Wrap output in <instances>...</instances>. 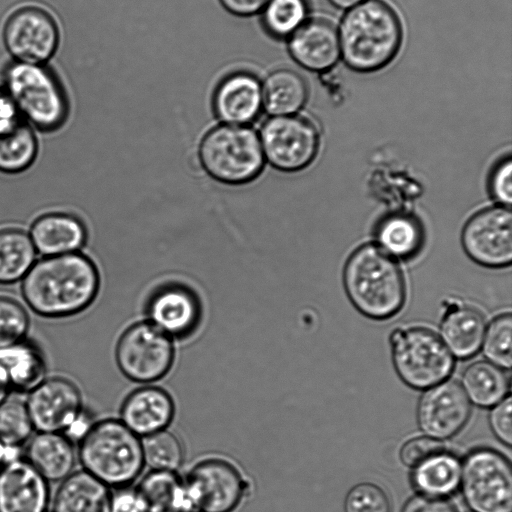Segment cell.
<instances>
[{"label":"cell","mask_w":512,"mask_h":512,"mask_svg":"<svg viewBox=\"0 0 512 512\" xmlns=\"http://www.w3.org/2000/svg\"><path fill=\"white\" fill-rule=\"evenodd\" d=\"M28 234L42 257L81 252L88 240L85 222L78 215L63 210L38 215L31 222Z\"/></svg>","instance_id":"obj_18"},{"label":"cell","mask_w":512,"mask_h":512,"mask_svg":"<svg viewBox=\"0 0 512 512\" xmlns=\"http://www.w3.org/2000/svg\"><path fill=\"white\" fill-rule=\"evenodd\" d=\"M30 325L25 306L11 296L0 294V348L25 341Z\"/></svg>","instance_id":"obj_37"},{"label":"cell","mask_w":512,"mask_h":512,"mask_svg":"<svg viewBox=\"0 0 512 512\" xmlns=\"http://www.w3.org/2000/svg\"><path fill=\"white\" fill-rule=\"evenodd\" d=\"M270 0H221L222 4L237 15H251L265 8Z\"/></svg>","instance_id":"obj_45"},{"label":"cell","mask_w":512,"mask_h":512,"mask_svg":"<svg viewBox=\"0 0 512 512\" xmlns=\"http://www.w3.org/2000/svg\"><path fill=\"white\" fill-rule=\"evenodd\" d=\"M486 330L484 315L463 304L449 306L440 323V338L458 359H469L481 348Z\"/></svg>","instance_id":"obj_24"},{"label":"cell","mask_w":512,"mask_h":512,"mask_svg":"<svg viewBox=\"0 0 512 512\" xmlns=\"http://www.w3.org/2000/svg\"><path fill=\"white\" fill-rule=\"evenodd\" d=\"M2 40L14 61L44 65L57 51L60 29L50 11L40 5L24 4L5 19Z\"/></svg>","instance_id":"obj_12"},{"label":"cell","mask_w":512,"mask_h":512,"mask_svg":"<svg viewBox=\"0 0 512 512\" xmlns=\"http://www.w3.org/2000/svg\"><path fill=\"white\" fill-rule=\"evenodd\" d=\"M25 404L36 432L66 434L83 421L82 393L66 377H46L27 393Z\"/></svg>","instance_id":"obj_13"},{"label":"cell","mask_w":512,"mask_h":512,"mask_svg":"<svg viewBox=\"0 0 512 512\" xmlns=\"http://www.w3.org/2000/svg\"><path fill=\"white\" fill-rule=\"evenodd\" d=\"M76 450L82 470L116 489L129 487L145 465L142 440L120 419L91 423Z\"/></svg>","instance_id":"obj_4"},{"label":"cell","mask_w":512,"mask_h":512,"mask_svg":"<svg viewBox=\"0 0 512 512\" xmlns=\"http://www.w3.org/2000/svg\"><path fill=\"white\" fill-rule=\"evenodd\" d=\"M34 431L25 401L9 396L0 404V441L3 444L19 448L28 442Z\"/></svg>","instance_id":"obj_35"},{"label":"cell","mask_w":512,"mask_h":512,"mask_svg":"<svg viewBox=\"0 0 512 512\" xmlns=\"http://www.w3.org/2000/svg\"><path fill=\"white\" fill-rule=\"evenodd\" d=\"M338 34L346 65L360 73L375 72L391 63L403 38L399 16L382 0H364L350 8Z\"/></svg>","instance_id":"obj_2"},{"label":"cell","mask_w":512,"mask_h":512,"mask_svg":"<svg viewBox=\"0 0 512 512\" xmlns=\"http://www.w3.org/2000/svg\"><path fill=\"white\" fill-rule=\"evenodd\" d=\"M50 502L49 482L25 458L0 468V512H48Z\"/></svg>","instance_id":"obj_16"},{"label":"cell","mask_w":512,"mask_h":512,"mask_svg":"<svg viewBox=\"0 0 512 512\" xmlns=\"http://www.w3.org/2000/svg\"><path fill=\"white\" fill-rule=\"evenodd\" d=\"M402 512H458L445 498L417 494L406 501Z\"/></svg>","instance_id":"obj_42"},{"label":"cell","mask_w":512,"mask_h":512,"mask_svg":"<svg viewBox=\"0 0 512 512\" xmlns=\"http://www.w3.org/2000/svg\"><path fill=\"white\" fill-rule=\"evenodd\" d=\"M308 93L303 76L292 69H279L264 82L263 106L273 116L293 115L306 103Z\"/></svg>","instance_id":"obj_28"},{"label":"cell","mask_w":512,"mask_h":512,"mask_svg":"<svg viewBox=\"0 0 512 512\" xmlns=\"http://www.w3.org/2000/svg\"><path fill=\"white\" fill-rule=\"evenodd\" d=\"M24 122L13 99L0 87V136L14 131Z\"/></svg>","instance_id":"obj_43"},{"label":"cell","mask_w":512,"mask_h":512,"mask_svg":"<svg viewBox=\"0 0 512 512\" xmlns=\"http://www.w3.org/2000/svg\"><path fill=\"white\" fill-rule=\"evenodd\" d=\"M142 447L145 464L152 470L176 471L184 459L181 441L167 429L144 437Z\"/></svg>","instance_id":"obj_33"},{"label":"cell","mask_w":512,"mask_h":512,"mask_svg":"<svg viewBox=\"0 0 512 512\" xmlns=\"http://www.w3.org/2000/svg\"><path fill=\"white\" fill-rule=\"evenodd\" d=\"M461 470L460 458L444 448L414 466L410 480L418 494L446 498L459 489Z\"/></svg>","instance_id":"obj_26"},{"label":"cell","mask_w":512,"mask_h":512,"mask_svg":"<svg viewBox=\"0 0 512 512\" xmlns=\"http://www.w3.org/2000/svg\"><path fill=\"white\" fill-rule=\"evenodd\" d=\"M25 459L50 483L61 482L77 462V450L65 433L36 432L26 443Z\"/></svg>","instance_id":"obj_22"},{"label":"cell","mask_w":512,"mask_h":512,"mask_svg":"<svg viewBox=\"0 0 512 512\" xmlns=\"http://www.w3.org/2000/svg\"><path fill=\"white\" fill-rule=\"evenodd\" d=\"M135 492L143 512H190L184 480L176 471L151 470Z\"/></svg>","instance_id":"obj_27"},{"label":"cell","mask_w":512,"mask_h":512,"mask_svg":"<svg viewBox=\"0 0 512 512\" xmlns=\"http://www.w3.org/2000/svg\"><path fill=\"white\" fill-rule=\"evenodd\" d=\"M309 13L308 0H270L264 10L266 29L276 37L291 36Z\"/></svg>","instance_id":"obj_34"},{"label":"cell","mask_w":512,"mask_h":512,"mask_svg":"<svg viewBox=\"0 0 512 512\" xmlns=\"http://www.w3.org/2000/svg\"><path fill=\"white\" fill-rule=\"evenodd\" d=\"M379 247L393 258H411L421 249L424 240L420 222L411 215L394 213L378 224Z\"/></svg>","instance_id":"obj_31"},{"label":"cell","mask_w":512,"mask_h":512,"mask_svg":"<svg viewBox=\"0 0 512 512\" xmlns=\"http://www.w3.org/2000/svg\"><path fill=\"white\" fill-rule=\"evenodd\" d=\"M9 396H11V393L0 385V404Z\"/></svg>","instance_id":"obj_48"},{"label":"cell","mask_w":512,"mask_h":512,"mask_svg":"<svg viewBox=\"0 0 512 512\" xmlns=\"http://www.w3.org/2000/svg\"><path fill=\"white\" fill-rule=\"evenodd\" d=\"M100 273L83 252L37 259L21 280L24 303L47 319L75 316L88 309L98 296Z\"/></svg>","instance_id":"obj_1"},{"label":"cell","mask_w":512,"mask_h":512,"mask_svg":"<svg viewBox=\"0 0 512 512\" xmlns=\"http://www.w3.org/2000/svg\"><path fill=\"white\" fill-rule=\"evenodd\" d=\"M343 278L350 301L370 319H389L405 303L404 275L394 258L378 245L358 248L348 259Z\"/></svg>","instance_id":"obj_3"},{"label":"cell","mask_w":512,"mask_h":512,"mask_svg":"<svg viewBox=\"0 0 512 512\" xmlns=\"http://www.w3.org/2000/svg\"><path fill=\"white\" fill-rule=\"evenodd\" d=\"M491 408L489 414L490 428L500 442L510 447L512 444V401L510 394Z\"/></svg>","instance_id":"obj_40"},{"label":"cell","mask_w":512,"mask_h":512,"mask_svg":"<svg viewBox=\"0 0 512 512\" xmlns=\"http://www.w3.org/2000/svg\"><path fill=\"white\" fill-rule=\"evenodd\" d=\"M344 512H391V504L380 486L372 482H361L346 494Z\"/></svg>","instance_id":"obj_38"},{"label":"cell","mask_w":512,"mask_h":512,"mask_svg":"<svg viewBox=\"0 0 512 512\" xmlns=\"http://www.w3.org/2000/svg\"><path fill=\"white\" fill-rule=\"evenodd\" d=\"M43 351L27 339L0 348V385L12 393H28L47 376Z\"/></svg>","instance_id":"obj_23"},{"label":"cell","mask_w":512,"mask_h":512,"mask_svg":"<svg viewBox=\"0 0 512 512\" xmlns=\"http://www.w3.org/2000/svg\"><path fill=\"white\" fill-rule=\"evenodd\" d=\"M174 415L172 396L165 389L149 384L128 394L120 408V420L139 437L167 429Z\"/></svg>","instance_id":"obj_19"},{"label":"cell","mask_w":512,"mask_h":512,"mask_svg":"<svg viewBox=\"0 0 512 512\" xmlns=\"http://www.w3.org/2000/svg\"><path fill=\"white\" fill-rule=\"evenodd\" d=\"M394 369L412 389L426 390L449 378L455 359L440 336L422 326L395 328L389 338Z\"/></svg>","instance_id":"obj_7"},{"label":"cell","mask_w":512,"mask_h":512,"mask_svg":"<svg viewBox=\"0 0 512 512\" xmlns=\"http://www.w3.org/2000/svg\"><path fill=\"white\" fill-rule=\"evenodd\" d=\"M461 386L474 405L491 408L509 394L510 384L502 368L481 360L465 368Z\"/></svg>","instance_id":"obj_30"},{"label":"cell","mask_w":512,"mask_h":512,"mask_svg":"<svg viewBox=\"0 0 512 512\" xmlns=\"http://www.w3.org/2000/svg\"><path fill=\"white\" fill-rule=\"evenodd\" d=\"M512 160L508 156L493 170L489 185L490 192L500 205H510L512 201Z\"/></svg>","instance_id":"obj_41"},{"label":"cell","mask_w":512,"mask_h":512,"mask_svg":"<svg viewBox=\"0 0 512 512\" xmlns=\"http://www.w3.org/2000/svg\"><path fill=\"white\" fill-rule=\"evenodd\" d=\"M183 480L190 512H234L249 491L237 466L218 457L198 461Z\"/></svg>","instance_id":"obj_10"},{"label":"cell","mask_w":512,"mask_h":512,"mask_svg":"<svg viewBox=\"0 0 512 512\" xmlns=\"http://www.w3.org/2000/svg\"><path fill=\"white\" fill-rule=\"evenodd\" d=\"M459 488L473 512H512L511 464L493 448L478 447L466 455Z\"/></svg>","instance_id":"obj_8"},{"label":"cell","mask_w":512,"mask_h":512,"mask_svg":"<svg viewBox=\"0 0 512 512\" xmlns=\"http://www.w3.org/2000/svg\"><path fill=\"white\" fill-rule=\"evenodd\" d=\"M213 105L223 124L247 125L260 114L262 87L249 73L229 75L216 89Z\"/></svg>","instance_id":"obj_21"},{"label":"cell","mask_w":512,"mask_h":512,"mask_svg":"<svg viewBox=\"0 0 512 512\" xmlns=\"http://www.w3.org/2000/svg\"><path fill=\"white\" fill-rule=\"evenodd\" d=\"M173 340L149 321L131 324L120 335L115 348L120 372L141 384L161 380L175 361Z\"/></svg>","instance_id":"obj_9"},{"label":"cell","mask_w":512,"mask_h":512,"mask_svg":"<svg viewBox=\"0 0 512 512\" xmlns=\"http://www.w3.org/2000/svg\"><path fill=\"white\" fill-rule=\"evenodd\" d=\"M146 313L147 321L172 339H181L197 329L201 319V305L196 294L189 288L170 284L152 294Z\"/></svg>","instance_id":"obj_17"},{"label":"cell","mask_w":512,"mask_h":512,"mask_svg":"<svg viewBox=\"0 0 512 512\" xmlns=\"http://www.w3.org/2000/svg\"><path fill=\"white\" fill-rule=\"evenodd\" d=\"M39 154L35 130L26 122L14 131L0 136V172L8 175L28 170Z\"/></svg>","instance_id":"obj_32"},{"label":"cell","mask_w":512,"mask_h":512,"mask_svg":"<svg viewBox=\"0 0 512 512\" xmlns=\"http://www.w3.org/2000/svg\"><path fill=\"white\" fill-rule=\"evenodd\" d=\"M198 156L211 179L232 186L251 183L265 165L259 134L247 125L212 128L201 139Z\"/></svg>","instance_id":"obj_6"},{"label":"cell","mask_w":512,"mask_h":512,"mask_svg":"<svg viewBox=\"0 0 512 512\" xmlns=\"http://www.w3.org/2000/svg\"><path fill=\"white\" fill-rule=\"evenodd\" d=\"M3 88L15 102L23 120L34 130L56 132L69 118L67 94L45 65L13 61L4 70Z\"/></svg>","instance_id":"obj_5"},{"label":"cell","mask_w":512,"mask_h":512,"mask_svg":"<svg viewBox=\"0 0 512 512\" xmlns=\"http://www.w3.org/2000/svg\"><path fill=\"white\" fill-rule=\"evenodd\" d=\"M462 244L468 256L486 267H506L512 261V216L498 205L479 211L465 224Z\"/></svg>","instance_id":"obj_14"},{"label":"cell","mask_w":512,"mask_h":512,"mask_svg":"<svg viewBox=\"0 0 512 512\" xmlns=\"http://www.w3.org/2000/svg\"><path fill=\"white\" fill-rule=\"evenodd\" d=\"M328 1L331 4H333L335 7H338L341 9H346V8H352L364 0H328Z\"/></svg>","instance_id":"obj_47"},{"label":"cell","mask_w":512,"mask_h":512,"mask_svg":"<svg viewBox=\"0 0 512 512\" xmlns=\"http://www.w3.org/2000/svg\"><path fill=\"white\" fill-rule=\"evenodd\" d=\"M482 351L487 361L509 370L512 364V317L510 313L495 317L485 330Z\"/></svg>","instance_id":"obj_36"},{"label":"cell","mask_w":512,"mask_h":512,"mask_svg":"<svg viewBox=\"0 0 512 512\" xmlns=\"http://www.w3.org/2000/svg\"><path fill=\"white\" fill-rule=\"evenodd\" d=\"M18 449L6 446L0 441V468L10 460L19 457Z\"/></svg>","instance_id":"obj_46"},{"label":"cell","mask_w":512,"mask_h":512,"mask_svg":"<svg viewBox=\"0 0 512 512\" xmlns=\"http://www.w3.org/2000/svg\"><path fill=\"white\" fill-rule=\"evenodd\" d=\"M444 449L441 440L429 436H417L407 440L400 448L401 462L410 468L426 459L431 454Z\"/></svg>","instance_id":"obj_39"},{"label":"cell","mask_w":512,"mask_h":512,"mask_svg":"<svg viewBox=\"0 0 512 512\" xmlns=\"http://www.w3.org/2000/svg\"><path fill=\"white\" fill-rule=\"evenodd\" d=\"M289 49L301 66L317 72L332 68L341 54L336 28L322 18L305 21L291 35Z\"/></svg>","instance_id":"obj_20"},{"label":"cell","mask_w":512,"mask_h":512,"mask_svg":"<svg viewBox=\"0 0 512 512\" xmlns=\"http://www.w3.org/2000/svg\"><path fill=\"white\" fill-rule=\"evenodd\" d=\"M110 512H143L135 489L124 487L112 492Z\"/></svg>","instance_id":"obj_44"},{"label":"cell","mask_w":512,"mask_h":512,"mask_svg":"<svg viewBox=\"0 0 512 512\" xmlns=\"http://www.w3.org/2000/svg\"><path fill=\"white\" fill-rule=\"evenodd\" d=\"M258 134L265 162L282 172L306 168L319 150V130L302 116H273L263 123Z\"/></svg>","instance_id":"obj_11"},{"label":"cell","mask_w":512,"mask_h":512,"mask_svg":"<svg viewBox=\"0 0 512 512\" xmlns=\"http://www.w3.org/2000/svg\"><path fill=\"white\" fill-rule=\"evenodd\" d=\"M28 231L18 226L0 228V284L21 281L37 260Z\"/></svg>","instance_id":"obj_29"},{"label":"cell","mask_w":512,"mask_h":512,"mask_svg":"<svg viewBox=\"0 0 512 512\" xmlns=\"http://www.w3.org/2000/svg\"><path fill=\"white\" fill-rule=\"evenodd\" d=\"M471 415V403L461 384L447 379L426 389L417 406V422L431 438L443 440L458 434Z\"/></svg>","instance_id":"obj_15"},{"label":"cell","mask_w":512,"mask_h":512,"mask_svg":"<svg viewBox=\"0 0 512 512\" xmlns=\"http://www.w3.org/2000/svg\"><path fill=\"white\" fill-rule=\"evenodd\" d=\"M112 491L84 470L74 471L59 483L50 512H110Z\"/></svg>","instance_id":"obj_25"}]
</instances>
